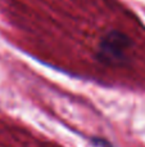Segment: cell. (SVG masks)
<instances>
[{
    "instance_id": "cell-1",
    "label": "cell",
    "mask_w": 145,
    "mask_h": 147,
    "mask_svg": "<svg viewBox=\"0 0 145 147\" xmlns=\"http://www.w3.org/2000/svg\"><path fill=\"white\" fill-rule=\"evenodd\" d=\"M127 45L128 43L125 36L120 35V34H112L108 38H105L102 44V48H100L102 58L107 59V61H114V59L122 58Z\"/></svg>"
}]
</instances>
